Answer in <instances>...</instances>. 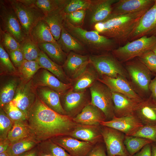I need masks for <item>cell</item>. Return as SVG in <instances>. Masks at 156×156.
Listing matches in <instances>:
<instances>
[{
  "mask_svg": "<svg viewBox=\"0 0 156 156\" xmlns=\"http://www.w3.org/2000/svg\"><path fill=\"white\" fill-rule=\"evenodd\" d=\"M26 124L32 136L39 143L56 137L68 135L77 123L67 115L58 114L37 95L27 115Z\"/></svg>",
  "mask_w": 156,
  "mask_h": 156,
  "instance_id": "cell-1",
  "label": "cell"
},
{
  "mask_svg": "<svg viewBox=\"0 0 156 156\" xmlns=\"http://www.w3.org/2000/svg\"><path fill=\"white\" fill-rule=\"evenodd\" d=\"M147 11L109 16L104 21L96 24L92 30L97 31L101 35L114 39L118 45H122L129 41L140 18Z\"/></svg>",
  "mask_w": 156,
  "mask_h": 156,
  "instance_id": "cell-2",
  "label": "cell"
},
{
  "mask_svg": "<svg viewBox=\"0 0 156 156\" xmlns=\"http://www.w3.org/2000/svg\"><path fill=\"white\" fill-rule=\"evenodd\" d=\"M63 27L86 50L91 51H112L117 48V44L113 39L100 35L95 30H88L75 27L64 19Z\"/></svg>",
  "mask_w": 156,
  "mask_h": 156,
  "instance_id": "cell-3",
  "label": "cell"
},
{
  "mask_svg": "<svg viewBox=\"0 0 156 156\" xmlns=\"http://www.w3.org/2000/svg\"><path fill=\"white\" fill-rule=\"evenodd\" d=\"M26 36L33 27L43 19L44 14L32 0H8Z\"/></svg>",
  "mask_w": 156,
  "mask_h": 156,
  "instance_id": "cell-4",
  "label": "cell"
},
{
  "mask_svg": "<svg viewBox=\"0 0 156 156\" xmlns=\"http://www.w3.org/2000/svg\"><path fill=\"white\" fill-rule=\"evenodd\" d=\"M156 45V36H144L120 46L111 52L121 63H125L152 50Z\"/></svg>",
  "mask_w": 156,
  "mask_h": 156,
  "instance_id": "cell-5",
  "label": "cell"
},
{
  "mask_svg": "<svg viewBox=\"0 0 156 156\" xmlns=\"http://www.w3.org/2000/svg\"><path fill=\"white\" fill-rule=\"evenodd\" d=\"M124 67L138 94L141 97V95L149 94L152 73L150 70L137 57L125 63Z\"/></svg>",
  "mask_w": 156,
  "mask_h": 156,
  "instance_id": "cell-6",
  "label": "cell"
},
{
  "mask_svg": "<svg viewBox=\"0 0 156 156\" xmlns=\"http://www.w3.org/2000/svg\"><path fill=\"white\" fill-rule=\"evenodd\" d=\"M89 61L97 71L99 77L105 76L116 78L120 75L129 78L124 66L111 53L89 55Z\"/></svg>",
  "mask_w": 156,
  "mask_h": 156,
  "instance_id": "cell-7",
  "label": "cell"
},
{
  "mask_svg": "<svg viewBox=\"0 0 156 156\" xmlns=\"http://www.w3.org/2000/svg\"><path fill=\"white\" fill-rule=\"evenodd\" d=\"M0 29L10 33L20 44L27 36L8 0H0Z\"/></svg>",
  "mask_w": 156,
  "mask_h": 156,
  "instance_id": "cell-8",
  "label": "cell"
},
{
  "mask_svg": "<svg viewBox=\"0 0 156 156\" xmlns=\"http://www.w3.org/2000/svg\"><path fill=\"white\" fill-rule=\"evenodd\" d=\"M90 103L99 109L106 119H112L115 116L112 92L105 85L97 81L89 88Z\"/></svg>",
  "mask_w": 156,
  "mask_h": 156,
  "instance_id": "cell-9",
  "label": "cell"
},
{
  "mask_svg": "<svg viewBox=\"0 0 156 156\" xmlns=\"http://www.w3.org/2000/svg\"><path fill=\"white\" fill-rule=\"evenodd\" d=\"M118 0H91L86 10L83 25L92 29L96 23L104 21L110 15L113 5Z\"/></svg>",
  "mask_w": 156,
  "mask_h": 156,
  "instance_id": "cell-10",
  "label": "cell"
},
{
  "mask_svg": "<svg viewBox=\"0 0 156 156\" xmlns=\"http://www.w3.org/2000/svg\"><path fill=\"white\" fill-rule=\"evenodd\" d=\"M89 94L87 90L75 92L70 88L60 96L62 99L61 104L66 115L73 118L80 113L91 102Z\"/></svg>",
  "mask_w": 156,
  "mask_h": 156,
  "instance_id": "cell-11",
  "label": "cell"
},
{
  "mask_svg": "<svg viewBox=\"0 0 156 156\" xmlns=\"http://www.w3.org/2000/svg\"><path fill=\"white\" fill-rule=\"evenodd\" d=\"M102 126L101 132L107 156H130L124 145L125 136L122 133L111 128Z\"/></svg>",
  "mask_w": 156,
  "mask_h": 156,
  "instance_id": "cell-12",
  "label": "cell"
},
{
  "mask_svg": "<svg viewBox=\"0 0 156 156\" xmlns=\"http://www.w3.org/2000/svg\"><path fill=\"white\" fill-rule=\"evenodd\" d=\"M51 139L71 156H88L95 145L68 135L59 136Z\"/></svg>",
  "mask_w": 156,
  "mask_h": 156,
  "instance_id": "cell-13",
  "label": "cell"
},
{
  "mask_svg": "<svg viewBox=\"0 0 156 156\" xmlns=\"http://www.w3.org/2000/svg\"><path fill=\"white\" fill-rule=\"evenodd\" d=\"M32 83L36 88L39 87H48L62 95L71 88L70 83H64L47 70L41 68L32 79Z\"/></svg>",
  "mask_w": 156,
  "mask_h": 156,
  "instance_id": "cell-14",
  "label": "cell"
},
{
  "mask_svg": "<svg viewBox=\"0 0 156 156\" xmlns=\"http://www.w3.org/2000/svg\"><path fill=\"white\" fill-rule=\"evenodd\" d=\"M98 80L105 85L112 92L120 94L139 102L143 99L127 79L124 77L119 75L116 78H112L103 76Z\"/></svg>",
  "mask_w": 156,
  "mask_h": 156,
  "instance_id": "cell-15",
  "label": "cell"
},
{
  "mask_svg": "<svg viewBox=\"0 0 156 156\" xmlns=\"http://www.w3.org/2000/svg\"><path fill=\"white\" fill-rule=\"evenodd\" d=\"M146 36H156V0L140 18L129 41Z\"/></svg>",
  "mask_w": 156,
  "mask_h": 156,
  "instance_id": "cell-16",
  "label": "cell"
},
{
  "mask_svg": "<svg viewBox=\"0 0 156 156\" xmlns=\"http://www.w3.org/2000/svg\"><path fill=\"white\" fill-rule=\"evenodd\" d=\"M36 96V88L32 85V79L26 82L21 81L12 101L27 116Z\"/></svg>",
  "mask_w": 156,
  "mask_h": 156,
  "instance_id": "cell-17",
  "label": "cell"
},
{
  "mask_svg": "<svg viewBox=\"0 0 156 156\" xmlns=\"http://www.w3.org/2000/svg\"><path fill=\"white\" fill-rule=\"evenodd\" d=\"M154 2L155 0H118L113 5L109 16L115 17L147 11Z\"/></svg>",
  "mask_w": 156,
  "mask_h": 156,
  "instance_id": "cell-18",
  "label": "cell"
},
{
  "mask_svg": "<svg viewBox=\"0 0 156 156\" xmlns=\"http://www.w3.org/2000/svg\"><path fill=\"white\" fill-rule=\"evenodd\" d=\"M101 125L111 128L129 135L144 125L134 114L117 117L103 121Z\"/></svg>",
  "mask_w": 156,
  "mask_h": 156,
  "instance_id": "cell-19",
  "label": "cell"
},
{
  "mask_svg": "<svg viewBox=\"0 0 156 156\" xmlns=\"http://www.w3.org/2000/svg\"><path fill=\"white\" fill-rule=\"evenodd\" d=\"M89 63V55H83L71 52L68 54L62 67L66 75L71 80L83 72Z\"/></svg>",
  "mask_w": 156,
  "mask_h": 156,
  "instance_id": "cell-20",
  "label": "cell"
},
{
  "mask_svg": "<svg viewBox=\"0 0 156 156\" xmlns=\"http://www.w3.org/2000/svg\"><path fill=\"white\" fill-rule=\"evenodd\" d=\"M68 136L94 145L98 144L103 138L100 126L79 124H77Z\"/></svg>",
  "mask_w": 156,
  "mask_h": 156,
  "instance_id": "cell-21",
  "label": "cell"
},
{
  "mask_svg": "<svg viewBox=\"0 0 156 156\" xmlns=\"http://www.w3.org/2000/svg\"><path fill=\"white\" fill-rule=\"evenodd\" d=\"M106 119L102 111L90 102L73 120L77 124L99 126L102 122L106 121Z\"/></svg>",
  "mask_w": 156,
  "mask_h": 156,
  "instance_id": "cell-22",
  "label": "cell"
},
{
  "mask_svg": "<svg viewBox=\"0 0 156 156\" xmlns=\"http://www.w3.org/2000/svg\"><path fill=\"white\" fill-rule=\"evenodd\" d=\"M134 114L144 125H156V101L150 96L139 103Z\"/></svg>",
  "mask_w": 156,
  "mask_h": 156,
  "instance_id": "cell-23",
  "label": "cell"
},
{
  "mask_svg": "<svg viewBox=\"0 0 156 156\" xmlns=\"http://www.w3.org/2000/svg\"><path fill=\"white\" fill-rule=\"evenodd\" d=\"M99 76L90 63L86 70L76 78L70 80L71 88L75 92H79L89 88L98 81Z\"/></svg>",
  "mask_w": 156,
  "mask_h": 156,
  "instance_id": "cell-24",
  "label": "cell"
},
{
  "mask_svg": "<svg viewBox=\"0 0 156 156\" xmlns=\"http://www.w3.org/2000/svg\"><path fill=\"white\" fill-rule=\"evenodd\" d=\"M112 93L115 116L120 117L134 114L140 102L120 94L112 92Z\"/></svg>",
  "mask_w": 156,
  "mask_h": 156,
  "instance_id": "cell-25",
  "label": "cell"
},
{
  "mask_svg": "<svg viewBox=\"0 0 156 156\" xmlns=\"http://www.w3.org/2000/svg\"><path fill=\"white\" fill-rule=\"evenodd\" d=\"M36 92L37 96L49 107L60 114L66 115L58 93L47 87H38Z\"/></svg>",
  "mask_w": 156,
  "mask_h": 156,
  "instance_id": "cell-26",
  "label": "cell"
},
{
  "mask_svg": "<svg viewBox=\"0 0 156 156\" xmlns=\"http://www.w3.org/2000/svg\"><path fill=\"white\" fill-rule=\"evenodd\" d=\"M1 81L0 88V107L12 101L17 89L21 81L19 76L7 75Z\"/></svg>",
  "mask_w": 156,
  "mask_h": 156,
  "instance_id": "cell-27",
  "label": "cell"
},
{
  "mask_svg": "<svg viewBox=\"0 0 156 156\" xmlns=\"http://www.w3.org/2000/svg\"><path fill=\"white\" fill-rule=\"evenodd\" d=\"M63 6L45 15L43 19L49 25L51 33L56 41L60 37L65 19V14L63 11Z\"/></svg>",
  "mask_w": 156,
  "mask_h": 156,
  "instance_id": "cell-28",
  "label": "cell"
},
{
  "mask_svg": "<svg viewBox=\"0 0 156 156\" xmlns=\"http://www.w3.org/2000/svg\"><path fill=\"white\" fill-rule=\"evenodd\" d=\"M37 61L42 68L49 71L62 82L70 83V80L65 74L62 66L53 61L41 51Z\"/></svg>",
  "mask_w": 156,
  "mask_h": 156,
  "instance_id": "cell-29",
  "label": "cell"
},
{
  "mask_svg": "<svg viewBox=\"0 0 156 156\" xmlns=\"http://www.w3.org/2000/svg\"><path fill=\"white\" fill-rule=\"evenodd\" d=\"M57 42L62 50L67 54L71 52L79 54L85 53L83 46L62 27L60 37Z\"/></svg>",
  "mask_w": 156,
  "mask_h": 156,
  "instance_id": "cell-30",
  "label": "cell"
},
{
  "mask_svg": "<svg viewBox=\"0 0 156 156\" xmlns=\"http://www.w3.org/2000/svg\"><path fill=\"white\" fill-rule=\"evenodd\" d=\"M29 36L36 44L46 42H56L50 28L45 21H40L31 30Z\"/></svg>",
  "mask_w": 156,
  "mask_h": 156,
  "instance_id": "cell-31",
  "label": "cell"
},
{
  "mask_svg": "<svg viewBox=\"0 0 156 156\" xmlns=\"http://www.w3.org/2000/svg\"><path fill=\"white\" fill-rule=\"evenodd\" d=\"M38 44L40 50L52 60L60 66H63L68 54L62 50L57 42H46Z\"/></svg>",
  "mask_w": 156,
  "mask_h": 156,
  "instance_id": "cell-32",
  "label": "cell"
},
{
  "mask_svg": "<svg viewBox=\"0 0 156 156\" xmlns=\"http://www.w3.org/2000/svg\"><path fill=\"white\" fill-rule=\"evenodd\" d=\"M38 143L34 137H29L11 144L6 152L9 156H18L35 148Z\"/></svg>",
  "mask_w": 156,
  "mask_h": 156,
  "instance_id": "cell-33",
  "label": "cell"
},
{
  "mask_svg": "<svg viewBox=\"0 0 156 156\" xmlns=\"http://www.w3.org/2000/svg\"><path fill=\"white\" fill-rule=\"evenodd\" d=\"M32 136L26 122H16L13 126L5 140L11 144L23 139Z\"/></svg>",
  "mask_w": 156,
  "mask_h": 156,
  "instance_id": "cell-34",
  "label": "cell"
},
{
  "mask_svg": "<svg viewBox=\"0 0 156 156\" xmlns=\"http://www.w3.org/2000/svg\"><path fill=\"white\" fill-rule=\"evenodd\" d=\"M20 49L25 60L29 61H37L41 51L38 44L29 35L27 36L20 43Z\"/></svg>",
  "mask_w": 156,
  "mask_h": 156,
  "instance_id": "cell-35",
  "label": "cell"
},
{
  "mask_svg": "<svg viewBox=\"0 0 156 156\" xmlns=\"http://www.w3.org/2000/svg\"><path fill=\"white\" fill-rule=\"evenodd\" d=\"M41 68L37 61L25 60L17 69L21 81L26 82L31 79L38 70Z\"/></svg>",
  "mask_w": 156,
  "mask_h": 156,
  "instance_id": "cell-36",
  "label": "cell"
},
{
  "mask_svg": "<svg viewBox=\"0 0 156 156\" xmlns=\"http://www.w3.org/2000/svg\"><path fill=\"white\" fill-rule=\"evenodd\" d=\"M124 144L130 156L137 153L144 146L154 142L146 139L125 135L124 139Z\"/></svg>",
  "mask_w": 156,
  "mask_h": 156,
  "instance_id": "cell-37",
  "label": "cell"
},
{
  "mask_svg": "<svg viewBox=\"0 0 156 156\" xmlns=\"http://www.w3.org/2000/svg\"><path fill=\"white\" fill-rule=\"evenodd\" d=\"M0 76H19L18 69L14 65L8 53L0 44Z\"/></svg>",
  "mask_w": 156,
  "mask_h": 156,
  "instance_id": "cell-38",
  "label": "cell"
},
{
  "mask_svg": "<svg viewBox=\"0 0 156 156\" xmlns=\"http://www.w3.org/2000/svg\"><path fill=\"white\" fill-rule=\"evenodd\" d=\"M39 147L50 156H71L62 148L48 139L38 143Z\"/></svg>",
  "mask_w": 156,
  "mask_h": 156,
  "instance_id": "cell-39",
  "label": "cell"
},
{
  "mask_svg": "<svg viewBox=\"0 0 156 156\" xmlns=\"http://www.w3.org/2000/svg\"><path fill=\"white\" fill-rule=\"evenodd\" d=\"M1 108L14 123L26 121V115L12 101Z\"/></svg>",
  "mask_w": 156,
  "mask_h": 156,
  "instance_id": "cell-40",
  "label": "cell"
},
{
  "mask_svg": "<svg viewBox=\"0 0 156 156\" xmlns=\"http://www.w3.org/2000/svg\"><path fill=\"white\" fill-rule=\"evenodd\" d=\"M65 0H33L45 15L63 6Z\"/></svg>",
  "mask_w": 156,
  "mask_h": 156,
  "instance_id": "cell-41",
  "label": "cell"
},
{
  "mask_svg": "<svg viewBox=\"0 0 156 156\" xmlns=\"http://www.w3.org/2000/svg\"><path fill=\"white\" fill-rule=\"evenodd\" d=\"M91 0H65L63 11L65 14L81 10H86L89 7Z\"/></svg>",
  "mask_w": 156,
  "mask_h": 156,
  "instance_id": "cell-42",
  "label": "cell"
},
{
  "mask_svg": "<svg viewBox=\"0 0 156 156\" xmlns=\"http://www.w3.org/2000/svg\"><path fill=\"white\" fill-rule=\"evenodd\" d=\"M0 44L7 52L20 48V44L10 33L0 29Z\"/></svg>",
  "mask_w": 156,
  "mask_h": 156,
  "instance_id": "cell-43",
  "label": "cell"
},
{
  "mask_svg": "<svg viewBox=\"0 0 156 156\" xmlns=\"http://www.w3.org/2000/svg\"><path fill=\"white\" fill-rule=\"evenodd\" d=\"M13 124L3 109L0 107V142L5 140Z\"/></svg>",
  "mask_w": 156,
  "mask_h": 156,
  "instance_id": "cell-44",
  "label": "cell"
},
{
  "mask_svg": "<svg viewBox=\"0 0 156 156\" xmlns=\"http://www.w3.org/2000/svg\"><path fill=\"white\" fill-rule=\"evenodd\" d=\"M129 136L143 138L156 142V125H144Z\"/></svg>",
  "mask_w": 156,
  "mask_h": 156,
  "instance_id": "cell-45",
  "label": "cell"
},
{
  "mask_svg": "<svg viewBox=\"0 0 156 156\" xmlns=\"http://www.w3.org/2000/svg\"><path fill=\"white\" fill-rule=\"evenodd\" d=\"M86 10H81L68 14H65V19L72 25L82 27L84 24Z\"/></svg>",
  "mask_w": 156,
  "mask_h": 156,
  "instance_id": "cell-46",
  "label": "cell"
},
{
  "mask_svg": "<svg viewBox=\"0 0 156 156\" xmlns=\"http://www.w3.org/2000/svg\"><path fill=\"white\" fill-rule=\"evenodd\" d=\"M152 73H156V55L152 50L137 57Z\"/></svg>",
  "mask_w": 156,
  "mask_h": 156,
  "instance_id": "cell-47",
  "label": "cell"
},
{
  "mask_svg": "<svg viewBox=\"0 0 156 156\" xmlns=\"http://www.w3.org/2000/svg\"><path fill=\"white\" fill-rule=\"evenodd\" d=\"M7 52L14 66L17 69L18 68L25 60L23 54L20 48Z\"/></svg>",
  "mask_w": 156,
  "mask_h": 156,
  "instance_id": "cell-48",
  "label": "cell"
},
{
  "mask_svg": "<svg viewBox=\"0 0 156 156\" xmlns=\"http://www.w3.org/2000/svg\"><path fill=\"white\" fill-rule=\"evenodd\" d=\"M88 156H107L103 146L99 143L95 145Z\"/></svg>",
  "mask_w": 156,
  "mask_h": 156,
  "instance_id": "cell-49",
  "label": "cell"
},
{
  "mask_svg": "<svg viewBox=\"0 0 156 156\" xmlns=\"http://www.w3.org/2000/svg\"><path fill=\"white\" fill-rule=\"evenodd\" d=\"M151 144L146 145L140 151L132 156H152Z\"/></svg>",
  "mask_w": 156,
  "mask_h": 156,
  "instance_id": "cell-50",
  "label": "cell"
},
{
  "mask_svg": "<svg viewBox=\"0 0 156 156\" xmlns=\"http://www.w3.org/2000/svg\"><path fill=\"white\" fill-rule=\"evenodd\" d=\"M149 88L151 93L150 96L156 101V76L153 79L151 80Z\"/></svg>",
  "mask_w": 156,
  "mask_h": 156,
  "instance_id": "cell-51",
  "label": "cell"
},
{
  "mask_svg": "<svg viewBox=\"0 0 156 156\" xmlns=\"http://www.w3.org/2000/svg\"><path fill=\"white\" fill-rule=\"evenodd\" d=\"M39 151V147L38 144L32 149L18 156H38Z\"/></svg>",
  "mask_w": 156,
  "mask_h": 156,
  "instance_id": "cell-52",
  "label": "cell"
},
{
  "mask_svg": "<svg viewBox=\"0 0 156 156\" xmlns=\"http://www.w3.org/2000/svg\"><path fill=\"white\" fill-rule=\"evenodd\" d=\"M10 144L5 140L0 142V153L5 152Z\"/></svg>",
  "mask_w": 156,
  "mask_h": 156,
  "instance_id": "cell-53",
  "label": "cell"
},
{
  "mask_svg": "<svg viewBox=\"0 0 156 156\" xmlns=\"http://www.w3.org/2000/svg\"><path fill=\"white\" fill-rule=\"evenodd\" d=\"M153 143L151 144L152 156H156V144Z\"/></svg>",
  "mask_w": 156,
  "mask_h": 156,
  "instance_id": "cell-54",
  "label": "cell"
},
{
  "mask_svg": "<svg viewBox=\"0 0 156 156\" xmlns=\"http://www.w3.org/2000/svg\"><path fill=\"white\" fill-rule=\"evenodd\" d=\"M39 151L38 156H50L47 153L43 151L39 147Z\"/></svg>",
  "mask_w": 156,
  "mask_h": 156,
  "instance_id": "cell-55",
  "label": "cell"
},
{
  "mask_svg": "<svg viewBox=\"0 0 156 156\" xmlns=\"http://www.w3.org/2000/svg\"><path fill=\"white\" fill-rule=\"evenodd\" d=\"M0 156H9V155L5 152H4L0 153Z\"/></svg>",
  "mask_w": 156,
  "mask_h": 156,
  "instance_id": "cell-56",
  "label": "cell"
},
{
  "mask_svg": "<svg viewBox=\"0 0 156 156\" xmlns=\"http://www.w3.org/2000/svg\"><path fill=\"white\" fill-rule=\"evenodd\" d=\"M152 50L156 55V45Z\"/></svg>",
  "mask_w": 156,
  "mask_h": 156,
  "instance_id": "cell-57",
  "label": "cell"
}]
</instances>
